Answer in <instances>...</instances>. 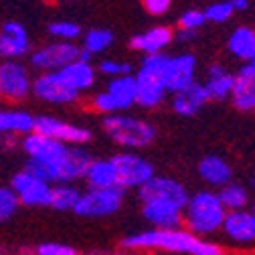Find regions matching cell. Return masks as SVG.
Here are the masks:
<instances>
[{
  "label": "cell",
  "mask_w": 255,
  "mask_h": 255,
  "mask_svg": "<svg viewBox=\"0 0 255 255\" xmlns=\"http://www.w3.org/2000/svg\"><path fill=\"white\" fill-rule=\"evenodd\" d=\"M81 53L83 49L77 47L75 43L53 41L30 53V65L39 69L41 73H57L61 69H65L67 65H71V63L79 61Z\"/></svg>",
  "instance_id": "4"
},
{
  "label": "cell",
  "mask_w": 255,
  "mask_h": 255,
  "mask_svg": "<svg viewBox=\"0 0 255 255\" xmlns=\"http://www.w3.org/2000/svg\"><path fill=\"white\" fill-rule=\"evenodd\" d=\"M136 79H138V106L140 108L152 110V108H158L166 100L168 89H166L162 77L136 71Z\"/></svg>",
  "instance_id": "20"
},
{
  "label": "cell",
  "mask_w": 255,
  "mask_h": 255,
  "mask_svg": "<svg viewBox=\"0 0 255 255\" xmlns=\"http://www.w3.org/2000/svg\"><path fill=\"white\" fill-rule=\"evenodd\" d=\"M106 91L116 100L120 112H126V110H130L132 106L138 104V79H136V75L110 79Z\"/></svg>",
  "instance_id": "26"
},
{
  "label": "cell",
  "mask_w": 255,
  "mask_h": 255,
  "mask_svg": "<svg viewBox=\"0 0 255 255\" xmlns=\"http://www.w3.org/2000/svg\"><path fill=\"white\" fill-rule=\"evenodd\" d=\"M33 83L28 67L20 61H2L0 65V93L4 100L10 102H22L33 93Z\"/></svg>",
  "instance_id": "8"
},
{
  "label": "cell",
  "mask_w": 255,
  "mask_h": 255,
  "mask_svg": "<svg viewBox=\"0 0 255 255\" xmlns=\"http://www.w3.org/2000/svg\"><path fill=\"white\" fill-rule=\"evenodd\" d=\"M138 199L142 205H146V203H172L184 211L188 201H190V195L178 180H174L170 176H154L150 182H146L142 188H138Z\"/></svg>",
  "instance_id": "6"
},
{
  "label": "cell",
  "mask_w": 255,
  "mask_h": 255,
  "mask_svg": "<svg viewBox=\"0 0 255 255\" xmlns=\"http://www.w3.org/2000/svg\"><path fill=\"white\" fill-rule=\"evenodd\" d=\"M59 75L71 89L83 93V91L93 87L95 77H98V69L91 65V61H81L79 59V61L71 63V65H67L65 69H61Z\"/></svg>",
  "instance_id": "24"
},
{
  "label": "cell",
  "mask_w": 255,
  "mask_h": 255,
  "mask_svg": "<svg viewBox=\"0 0 255 255\" xmlns=\"http://www.w3.org/2000/svg\"><path fill=\"white\" fill-rule=\"evenodd\" d=\"M174 35L176 33L170 26L158 24V26H152V28L144 30V33H140V35H134L130 39V49L138 51V53H144V55H160L172 45Z\"/></svg>",
  "instance_id": "17"
},
{
  "label": "cell",
  "mask_w": 255,
  "mask_h": 255,
  "mask_svg": "<svg viewBox=\"0 0 255 255\" xmlns=\"http://www.w3.org/2000/svg\"><path fill=\"white\" fill-rule=\"evenodd\" d=\"M227 49L235 59L251 65L255 59V30L251 26H237L229 35Z\"/></svg>",
  "instance_id": "27"
},
{
  "label": "cell",
  "mask_w": 255,
  "mask_h": 255,
  "mask_svg": "<svg viewBox=\"0 0 255 255\" xmlns=\"http://www.w3.org/2000/svg\"><path fill=\"white\" fill-rule=\"evenodd\" d=\"M18 205H22V203L10 186L0 188V221H8L10 217H14Z\"/></svg>",
  "instance_id": "35"
},
{
  "label": "cell",
  "mask_w": 255,
  "mask_h": 255,
  "mask_svg": "<svg viewBox=\"0 0 255 255\" xmlns=\"http://www.w3.org/2000/svg\"><path fill=\"white\" fill-rule=\"evenodd\" d=\"M98 71L110 79H118V77H126L132 75V65L128 61H118V59H102L98 63Z\"/></svg>",
  "instance_id": "33"
},
{
  "label": "cell",
  "mask_w": 255,
  "mask_h": 255,
  "mask_svg": "<svg viewBox=\"0 0 255 255\" xmlns=\"http://www.w3.org/2000/svg\"><path fill=\"white\" fill-rule=\"evenodd\" d=\"M10 188L18 195V199L24 207H51L53 184L33 176L26 170L12 174Z\"/></svg>",
  "instance_id": "9"
},
{
  "label": "cell",
  "mask_w": 255,
  "mask_h": 255,
  "mask_svg": "<svg viewBox=\"0 0 255 255\" xmlns=\"http://www.w3.org/2000/svg\"><path fill=\"white\" fill-rule=\"evenodd\" d=\"M114 164L118 170V178H120V186L126 188H142L146 182H150L156 174H154V166L146 160V158L134 154V152H122L116 154Z\"/></svg>",
  "instance_id": "7"
},
{
  "label": "cell",
  "mask_w": 255,
  "mask_h": 255,
  "mask_svg": "<svg viewBox=\"0 0 255 255\" xmlns=\"http://www.w3.org/2000/svg\"><path fill=\"white\" fill-rule=\"evenodd\" d=\"M142 217L160 231H174L184 225V211L172 203H146L142 205Z\"/></svg>",
  "instance_id": "15"
},
{
  "label": "cell",
  "mask_w": 255,
  "mask_h": 255,
  "mask_svg": "<svg viewBox=\"0 0 255 255\" xmlns=\"http://www.w3.org/2000/svg\"><path fill=\"white\" fill-rule=\"evenodd\" d=\"M33 95L45 104L65 106L79 100V91L71 89L57 73H41L33 83Z\"/></svg>",
  "instance_id": "13"
},
{
  "label": "cell",
  "mask_w": 255,
  "mask_h": 255,
  "mask_svg": "<svg viewBox=\"0 0 255 255\" xmlns=\"http://www.w3.org/2000/svg\"><path fill=\"white\" fill-rule=\"evenodd\" d=\"M219 199L223 203V207L227 209V213L233 211H245V207L249 205V193L247 188L239 182H231L225 188L219 190Z\"/></svg>",
  "instance_id": "30"
},
{
  "label": "cell",
  "mask_w": 255,
  "mask_h": 255,
  "mask_svg": "<svg viewBox=\"0 0 255 255\" xmlns=\"http://www.w3.org/2000/svg\"><path fill=\"white\" fill-rule=\"evenodd\" d=\"M81 190L75 184H53V197H51V207L55 211H75L79 199H81Z\"/></svg>",
  "instance_id": "29"
},
{
  "label": "cell",
  "mask_w": 255,
  "mask_h": 255,
  "mask_svg": "<svg viewBox=\"0 0 255 255\" xmlns=\"http://www.w3.org/2000/svg\"><path fill=\"white\" fill-rule=\"evenodd\" d=\"M37 128V116L28 114L24 110H4L0 114V130L4 136H28Z\"/></svg>",
  "instance_id": "25"
},
{
  "label": "cell",
  "mask_w": 255,
  "mask_h": 255,
  "mask_svg": "<svg viewBox=\"0 0 255 255\" xmlns=\"http://www.w3.org/2000/svg\"><path fill=\"white\" fill-rule=\"evenodd\" d=\"M251 67H255V59H253V63H251Z\"/></svg>",
  "instance_id": "44"
},
{
  "label": "cell",
  "mask_w": 255,
  "mask_h": 255,
  "mask_svg": "<svg viewBox=\"0 0 255 255\" xmlns=\"http://www.w3.org/2000/svg\"><path fill=\"white\" fill-rule=\"evenodd\" d=\"M30 51V39L26 28L16 22L8 20L2 24V33H0V55L4 61H18L20 57L28 55Z\"/></svg>",
  "instance_id": "16"
},
{
  "label": "cell",
  "mask_w": 255,
  "mask_h": 255,
  "mask_svg": "<svg viewBox=\"0 0 255 255\" xmlns=\"http://www.w3.org/2000/svg\"><path fill=\"white\" fill-rule=\"evenodd\" d=\"M49 35L55 39V41H67V43H73L75 39L83 37L81 35V26L71 22V20H57V22H51L47 26Z\"/></svg>",
  "instance_id": "32"
},
{
  "label": "cell",
  "mask_w": 255,
  "mask_h": 255,
  "mask_svg": "<svg viewBox=\"0 0 255 255\" xmlns=\"http://www.w3.org/2000/svg\"><path fill=\"white\" fill-rule=\"evenodd\" d=\"M91 106H93V110H95V112H100V114H104V116H114V114H118V112H120V108H118L116 100L112 98V95H110L108 91H100V93H95V95H93V100H91Z\"/></svg>",
  "instance_id": "37"
},
{
  "label": "cell",
  "mask_w": 255,
  "mask_h": 255,
  "mask_svg": "<svg viewBox=\"0 0 255 255\" xmlns=\"http://www.w3.org/2000/svg\"><path fill=\"white\" fill-rule=\"evenodd\" d=\"M199 174L209 186L225 188L227 184H231L233 168H231V164L225 160V158L211 154V156H205L203 160L199 162Z\"/></svg>",
  "instance_id": "21"
},
{
  "label": "cell",
  "mask_w": 255,
  "mask_h": 255,
  "mask_svg": "<svg viewBox=\"0 0 255 255\" xmlns=\"http://www.w3.org/2000/svg\"><path fill=\"white\" fill-rule=\"evenodd\" d=\"M172 0H142V6L146 8V12H150L152 16H162L170 10Z\"/></svg>",
  "instance_id": "39"
},
{
  "label": "cell",
  "mask_w": 255,
  "mask_h": 255,
  "mask_svg": "<svg viewBox=\"0 0 255 255\" xmlns=\"http://www.w3.org/2000/svg\"><path fill=\"white\" fill-rule=\"evenodd\" d=\"M102 126L108 138L124 148H146L156 138V128L142 118L114 114L106 116Z\"/></svg>",
  "instance_id": "3"
},
{
  "label": "cell",
  "mask_w": 255,
  "mask_h": 255,
  "mask_svg": "<svg viewBox=\"0 0 255 255\" xmlns=\"http://www.w3.org/2000/svg\"><path fill=\"white\" fill-rule=\"evenodd\" d=\"M235 12H245L249 8V0H231Z\"/></svg>",
  "instance_id": "41"
},
{
  "label": "cell",
  "mask_w": 255,
  "mask_h": 255,
  "mask_svg": "<svg viewBox=\"0 0 255 255\" xmlns=\"http://www.w3.org/2000/svg\"><path fill=\"white\" fill-rule=\"evenodd\" d=\"M235 81H237V75L227 71L223 65H211L209 71H207V81H205V87L211 95L213 102H223V100H231L233 95V89H235Z\"/></svg>",
  "instance_id": "22"
},
{
  "label": "cell",
  "mask_w": 255,
  "mask_h": 255,
  "mask_svg": "<svg viewBox=\"0 0 255 255\" xmlns=\"http://www.w3.org/2000/svg\"><path fill=\"white\" fill-rule=\"evenodd\" d=\"M35 132H39L47 138L59 140V142L67 144V146H81V144H87L91 140V132L87 130V128L63 122V120L53 118V116H37Z\"/></svg>",
  "instance_id": "12"
},
{
  "label": "cell",
  "mask_w": 255,
  "mask_h": 255,
  "mask_svg": "<svg viewBox=\"0 0 255 255\" xmlns=\"http://www.w3.org/2000/svg\"><path fill=\"white\" fill-rule=\"evenodd\" d=\"M93 158L83 148H71L67 158L51 168V184H73V180L85 178Z\"/></svg>",
  "instance_id": "14"
},
{
  "label": "cell",
  "mask_w": 255,
  "mask_h": 255,
  "mask_svg": "<svg viewBox=\"0 0 255 255\" xmlns=\"http://www.w3.org/2000/svg\"><path fill=\"white\" fill-rule=\"evenodd\" d=\"M124 203V188H87L81 195L75 215L83 219H100L110 217L120 211Z\"/></svg>",
  "instance_id": "5"
},
{
  "label": "cell",
  "mask_w": 255,
  "mask_h": 255,
  "mask_svg": "<svg viewBox=\"0 0 255 255\" xmlns=\"http://www.w3.org/2000/svg\"><path fill=\"white\" fill-rule=\"evenodd\" d=\"M227 219V209L223 207L219 193L199 190L190 197L184 209V227L195 235H211L223 229Z\"/></svg>",
  "instance_id": "2"
},
{
  "label": "cell",
  "mask_w": 255,
  "mask_h": 255,
  "mask_svg": "<svg viewBox=\"0 0 255 255\" xmlns=\"http://www.w3.org/2000/svg\"><path fill=\"white\" fill-rule=\"evenodd\" d=\"M195 39H197V30H182V28H178V33L174 35V41H178L182 45L193 43Z\"/></svg>",
  "instance_id": "40"
},
{
  "label": "cell",
  "mask_w": 255,
  "mask_h": 255,
  "mask_svg": "<svg viewBox=\"0 0 255 255\" xmlns=\"http://www.w3.org/2000/svg\"><path fill=\"white\" fill-rule=\"evenodd\" d=\"M114 43V33L108 28H91L83 35V45L81 49L87 51L91 57L93 55H100L104 51H108Z\"/></svg>",
  "instance_id": "31"
},
{
  "label": "cell",
  "mask_w": 255,
  "mask_h": 255,
  "mask_svg": "<svg viewBox=\"0 0 255 255\" xmlns=\"http://www.w3.org/2000/svg\"><path fill=\"white\" fill-rule=\"evenodd\" d=\"M83 180L87 182L89 188H118L120 186L118 170L112 158L110 160H93Z\"/></svg>",
  "instance_id": "28"
},
{
  "label": "cell",
  "mask_w": 255,
  "mask_h": 255,
  "mask_svg": "<svg viewBox=\"0 0 255 255\" xmlns=\"http://www.w3.org/2000/svg\"><path fill=\"white\" fill-rule=\"evenodd\" d=\"M251 213H253V215H255V203H253V207H251Z\"/></svg>",
  "instance_id": "43"
},
{
  "label": "cell",
  "mask_w": 255,
  "mask_h": 255,
  "mask_svg": "<svg viewBox=\"0 0 255 255\" xmlns=\"http://www.w3.org/2000/svg\"><path fill=\"white\" fill-rule=\"evenodd\" d=\"M251 186L255 188V170H253V174H251Z\"/></svg>",
  "instance_id": "42"
},
{
  "label": "cell",
  "mask_w": 255,
  "mask_h": 255,
  "mask_svg": "<svg viewBox=\"0 0 255 255\" xmlns=\"http://www.w3.org/2000/svg\"><path fill=\"white\" fill-rule=\"evenodd\" d=\"M223 231L235 243H253L255 241V215L251 211L227 213Z\"/></svg>",
  "instance_id": "19"
},
{
  "label": "cell",
  "mask_w": 255,
  "mask_h": 255,
  "mask_svg": "<svg viewBox=\"0 0 255 255\" xmlns=\"http://www.w3.org/2000/svg\"><path fill=\"white\" fill-rule=\"evenodd\" d=\"M37 255H79V251L65 243H41Z\"/></svg>",
  "instance_id": "38"
},
{
  "label": "cell",
  "mask_w": 255,
  "mask_h": 255,
  "mask_svg": "<svg viewBox=\"0 0 255 255\" xmlns=\"http://www.w3.org/2000/svg\"><path fill=\"white\" fill-rule=\"evenodd\" d=\"M205 14H207V20L209 22L223 24V22H227L235 14V8H233L231 0H217V2H213V4L207 6Z\"/></svg>",
  "instance_id": "34"
},
{
  "label": "cell",
  "mask_w": 255,
  "mask_h": 255,
  "mask_svg": "<svg viewBox=\"0 0 255 255\" xmlns=\"http://www.w3.org/2000/svg\"><path fill=\"white\" fill-rule=\"evenodd\" d=\"M122 245L128 249H160V251L188 253V255H225V251L217 243L205 241L199 235L184 229H174V231L148 229L142 233L124 237Z\"/></svg>",
  "instance_id": "1"
},
{
  "label": "cell",
  "mask_w": 255,
  "mask_h": 255,
  "mask_svg": "<svg viewBox=\"0 0 255 255\" xmlns=\"http://www.w3.org/2000/svg\"><path fill=\"white\" fill-rule=\"evenodd\" d=\"M20 146L22 150L26 152V156L30 160H39L43 164H49V166H57L59 162H63L69 154V146L63 144L59 140H53V138H47L39 132H33L20 140Z\"/></svg>",
  "instance_id": "10"
},
{
  "label": "cell",
  "mask_w": 255,
  "mask_h": 255,
  "mask_svg": "<svg viewBox=\"0 0 255 255\" xmlns=\"http://www.w3.org/2000/svg\"><path fill=\"white\" fill-rule=\"evenodd\" d=\"M162 81L168 93H178L197 81V57L193 53H180L168 57L166 67L162 71Z\"/></svg>",
  "instance_id": "11"
},
{
  "label": "cell",
  "mask_w": 255,
  "mask_h": 255,
  "mask_svg": "<svg viewBox=\"0 0 255 255\" xmlns=\"http://www.w3.org/2000/svg\"><path fill=\"white\" fill-rule=\"evenodd\" d=\"M207 102H211V95H209L205 83L195 81L193 85H188L186 89L174 93L170 106H172L174 114H178L182 118H190V116H197L207 106Z\"/></svg>",
  "instance_id": "18"
},
{
  "label": "cell",
  "mask_w": 255,
  "mask_h": 255,
  "mask_svg": "<svg viewBox=\"0 0 255 255\" xmlns=\"http://www.w3.org/2000/svg\"><path fill=\"white\" fill-rule=\"evenodd\" d=\"M235 75H237V81H235V89L231 95L233 106L241 112L255 110V67L245 65Z\"/></svg>",
  "instance_id": "23"
},
{
  "label": "cell",
  "mask_w": 255,
  "mask_h": 255,
  "mask_svg": "<svg viewBox=\"0 0 255 255\" xmlns=\"http://www.w3.org/2000/svg\"><path fill=\"white\" fill-rule=\"evenodd\" d=\"M207 22L209 20H207L205 10H197V8H190L178 16V28L182 30H197L199 33V28H203Z\"/></svg>",
  "instance_id": "36"
}]
</instances>
